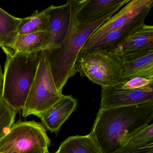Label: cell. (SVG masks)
Here are the masks:
<instances>
[{
	"mask_svg": "<svg viewBox=\"0 0 153 153\" xmlns=\"http://www.w3.org/2000/svg\"><path fill=\"white\" fill-rule=\"evenodd\" d=\"M130 0H83L77 15L78 23L86 25L102 18L117 8L126 5Z\"/></svg>",
	"mask_w": 153,
	"mask_h": 153,
	"instance_id": "11",
	"label": "cell"
},
{
	"mask_svg": "<svg viewBox=\"0 0 153 153\" xmlns=\"http://www.w3.org/2000/svg\"><path fill=\"white\" fill-rule=\"evenodd\" d=\"M21 19L15 17L0 8V47H9L19 35Z\"/></svg>",
	"mask_w": 153,
	"mask_h": 153,
	"instance_id": "18",
	"label": "cell"
},
{
	"mask_svg": "<svg viewBox=\"0 0 153 153\" xmlns=\"http://www.w3.org/2000/svg\"><path fill=\"white\" fill-rule=\"evenodd\" d=\"M49 37V32L19 35L13 44L9 48L16 52L28 53L39 52L46 50Z\"/></svg>",
	"mask_w": 153,
	"mask_h": 153,
	"instance_id": "15",
	"label": "cell"
},
{
	"mask_svg": "<svg viewBox=\"0 0 153 153\" xmlns=\"http://www.w3.org/2000/svg\"><path fill=\"white\" fill-rule=\"evenodd\" d=\"M77 106L78 100L76 98L71 95H63L39 118L50 131L57 133Z\"/></svg>",
	"mask_w": 153,
	"mask_h": 153,
	"instance_id": "12",
	"label": "cell"
},
{
	"mask_svg": "<svg viewBox=\"0 0 153 153\" xmlns=\"http://www.w3.org/2000/svg\"><path fill=\"white\" fill-rule=\"evenodd\" d=\"M1 48L7 56L2 99L16 111H22L34 80L41 51L24 53Z\"/></svg>",
	"mask_w": 153,
	"mask_h": 153,
	"instance_id": "3",
	"label": "cell"
},
{
	"mask_svg": "<svg viewBox=\"0 0 153 153\" xmlns=\"http://www.w3.org/2000/svg\"><path fill=\"white\" fill-rule=\"evenodd\" d=\"M153 6V0H130L91 35L81 51L87 50L105 35L120 28L132 19L146 11H150Z\"/></svg>",
	"mask_w": 153,
	"mask_h": 153,
	"instance_id": "8",
	"label": "cell"
},
{
	"mask_svg": "<svg viewBox=\"0 0 153 153\" xmlns=\"http://www.w3.org/2000/svg\"><path fill=\"white\" fill-rule=\"evenodd\" d=\"M123 87L137 88L153 85V77L137 76L126 79H120L116 82Z\"/></svg>",
	"mask_w": 153,
	"mask_h": 153,
	"instance_id": "21",
	"label": "cell"
},
{
	"mask_svg": "<svg viewBox=\"0 0 153 153\" xmlns=\"http://www.w3.org/2000/svg\"><path fill=\"white\" fill-rule=\"evenodd\" d=\"M149 12L146 11L140 14L120 28L108 33L87 50L83 51H89L95 49H108L111 48L121 39L145 24V19Z\"/></svg>",
	"mask_w": 153,
	"mask_h": 153,
	"instance_id": "14",
	"label": "cell"
},
{
	"mask_svg": "<svg viewBox=\"0 0 153 153\" xmlns=\"http://www.w3.org/2000/svg\"><path fill=\"white\" fill-rule=\"evenodd\" d=\"M17 112L0 97V140L15 124Z\"/></svg>",
	"mask_w": 153,
	"mask_h": 153,
	"instance_id": "20",
	"label": "cell"
},
{
	"mask_svg": "<svg viewBox=\"0 0 153 153\" xmlns=\"http://www.w3.org/2000/svg\"><path fill=\"white\" fill-rule=\"evenodd\" d=\"M51 140L42 124L34 121L19 122L0 140V153H23L48 149Z\"/></svg>",
	"mask_w": 153,
	"mask_h": 153,
	"instance_id": "6",
	"label": "cell"
},
{
	"mask_svg": "<svg viewBox=\"0 0 153 153\" xmlns=\"http://www.w3.org/2000/svg\"><path fill=\"white\" fill-rule=\"evenodd\" d=\"M49 7L41 12L35 10L30 16L21 19L19 34L49 32Z\"/></svg>",
	"mask_w": 153,
	"mask_h": 153,
	"instance_id": "19",
	"label": "cell"
},
{
	"mask_svg": "<svg viewBox=\"0 0 153 153\" xmlns=\"http://www.w3.org/2000/svg\"><path fill=\"white\" fill-rule=\"evenodd\" d=\"M113 153H153V124H149Z\"/></svg>",
	"mask_w": 153,
	"mask_h": 153,
	"instance_id": "16",
	"label": "cell"
},
{
	"mask_svg": "<svg viewBox=\"0 0 153 153\" xmlns=\"http://www.w3.org/2000/svg\"><path fill=\"white\" fill-rule=\"evenodd\" d=\"M68 2L71 11L68 33L59 48L50 51V64L53 76L57 88L62 92L68 79L76 73V61L84 45L103 24L122 8H117L94 23L83 26L78 24L77 18L80 1L69 0Z\"/></svg>",
	"mask_w": 153,
	"mask_h": 153,
	"instance_id": "2",
	"label": "cell"
},
{
	"mask_svg": "<svg viewBox=\"0 0 153 153\" xmlns=\"http://www.w3.org/2000/svg\"><path fill=\"white\" fill-rule=\"evenodd\" d=\"M119 57L123 66L120 79L137 76L153 77V51Z\"/></svg>",
	"mask_w": 153,
	"mask_h": 153,
	"instance_id": "13",
	"label": "cell"
},
{
	"mask_svg": "<svg viewBox=\"0 0 153 153\" xmlns=\"http://www.w3.org/2000/svg\"><path fill=\"white\" fill-rule=\"evenodd\" d=\"M56 153H102L90 134L71 136L65 140Z\"/></svg>",
	"mask_w": 153,
	"mask_h": 153,
	"instance_id": "17",
	"label": "cell"
},
{
	"mask_svg": "<svg viewBox=\"0 0 153 153\" xmlns=\"http://www.w3.org/2000/svg\"><path fill=\"white\" fill-rule=\"evenodd\" d=\"M122 71L120 59L105 49L80 51L76 61V72L101 87L118 82Z\"/></svg>",
	"mask_w": 153,
	"mask_h": 153,
	"instance_id": "5",
	"label": "cell"
},
{
	"mask_svg": "<svg viewBox=\"0 0 153 153\" xmlns=\"http://www.w3.org/2000/svg\"><path fill=\"white\" fill-rule=\"evenodd\" d=\"M49 9L50 37L46 50L59 48L68 33L70 21V8L67 1L59 6L51 5Z\"/></svg>",
	"mask_w": 153,
	"mask_h": 153,
	"instance_id": "10",
	"label": "cell"
},
{
	"mask_svg": "<svg viewBox=\"0 0 153 153\" xmlns=\"http://www.w3.org/2000/svg\"><path fill=\"white\" fill-rule=\"evenodd\" d=\"M119 56L153 51V27L144 24L108 49Z\"/></svg>",
	"mask_w": 153,
	"mask_h": 153,
	"instance_id": "9",
	"label": "cell"
},
{
	"mask_svg": "<svg viewBox=\"0 0 153 153\" xmlns=\"http://www.w3.org/2000/svg\"><path fill=\"white\" fill-rule=\"evenodd\" d=\"M153 102V85L141 88L123 87L117 83L102 87L100 109L131 106Z\"/></svg>",
	"mask_w": 153,
	"mask_h": 153,
	"instance_id": "7",
	"label": "cell"
},
{
	"mask_svg": "<svg viewBox=\"0 0 153 153\" xmlns=\"http://www.w3.org/2000/svg\"><path fill=\"white\" fill-rule=\"evenodd\" d=\"M50 55L49 50L41 51L34 80L22 110L24 117L32 114L40 118L63 95L55 85L51 69Z\"/></svg>",
	"mask_w": 153,
	"mask_h": 153,
	"instance_id": "4",
	"label": "cell"
},
{
	"mask_svg": "<svg viewBox=\"0 0 153 153\" xmlns=\"http://www.w3.org/2000/svg\"><path fill=\"white\" fill-rule=\"evenodd\" d=\"M153 120V102L99 108L89 134L102 153H113Z\"/></svg>",
	"mask_w": 153,
	"mask_h": 153,
	"instance_id": "1",
	"label": "cell"
},
{
	"mask_svg": "<svg viewBox=\"0 0 153 153\" xmlns=\"http://www.w3.org/2000/svg\"><path fill=\"white\" fill-rule=\"evenodd\" d=\"M23 153H52L49 152L48 149H36L31 150Z\"/></svg>",
	"mask_w": 153,
	"mask_h": 153,
	"instance_id": "23",
	"label": "cell"
},
{
	"mask_svg": "<svg viewBox=\"0 0 153 153\" xmlns=\"http://www.w3.org/2000/svg\"><path fill=\"white\" fill-rule=\"evenodd\" d=\"M4 86V73L0 66V97H2Z\"/></svg>",
	"mask_w": 153,
	"mask_h": 153,
	"instance_id": "22",
	"label": "cell"
}]
</instances>
